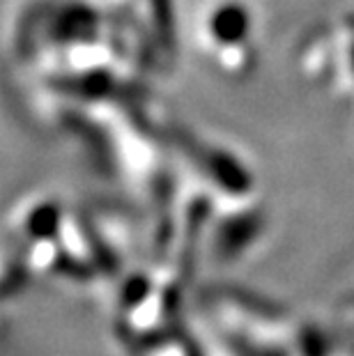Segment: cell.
Masks as SVG:
<instances>
[{
  "instance_id": "obj_1",
  "label": "cell",
  "mask_w": 354,
  "mask_h": 356,
  "mask_svg": "<svg viewBox=\"0 0 354 356\" xmlns=\"http://www.w3.org/2000/svg\"><path fill=\"white\" fill-rule=\"evenodd\" d=\"M255 14L246 0H207L195 19V40L218 72L242 79L253 70Z\"/></svg>"
}]
</instances>
